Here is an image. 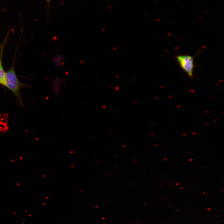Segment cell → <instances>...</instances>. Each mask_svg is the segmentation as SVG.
Listing matches in <instances>:
<instances>
[{
    "label": "cell",
    "mask_w": 224,
    "mask_h": 224,
    "mask_svg": "<svg viewBox=\"0 0 224 224\" xmlns=\"http://www.w3.org/2000/svg\"><path fill=\"white\" fill-rule=\"evenodd\" d=\"M14 63L11 68L5 72L4 79L2 85L10 90L15 95L18 104L21 106H23L22 97L20 91L23 87L27 86L20 82L16 74Z\"/></svg>",
    "instance_id": "6da1fadb"
},
{
    "label": "cell",
    "mask_w": 224,
    "mask_h": 224,
    "mask_svg": "<svg viewBox=\"0 0 224 224\" xmlns=\"http://www.w3.org/2000/svg\"><path fill=\"white\" fill-rule=\"evenodd\" d=\"M176 58L181 69L190 77H193L194 67V57L188 55H181Z\"/></svg>",
    "instance_id": "7a4b0ae2"
},
{
    "label": "cell",
    "mask_w": 224,
    "mask_h": 224,
    "mask_svg": "<svg viewBox=\"0 0 224 224\" xmlns=\"http://www.w3.org/2000/svg\"><path fill=\"white\" fill-rule=\"evenodd\" d=\"M5 41L0 47V84L2 85L4 79L5 72L3 68L2 63V54Z\"/></svg>",
    "instance_id": "3957f363"
},
{
    "label": "cell",
    "mask_w": 224,
    "mask_h": 224,
    "mask_svg": "<svg viewBox=\"0 0 224 224\" xmlns=\"http://www.w3.org/2000/svg\"><path fill=\"white\" fill-rule=\"evenodd\" d=\"M210 10L208 9L205 10L204 12L205 14H208Z\"/></svg>",
    "instance_id": "277c9868"
},
{
    "label": "cell",
    "mask_w": 224,
    "mask_h": 224,
    "mask_svg": "<svg viewBox=\"0 0 224 224\" xmlns=\"http://www.w3.org/2000/svg\"><path fill=\"white\" fill-rule=\"evenodd\" d=\"M202 19V17L200 16H198L196 18V19L198 20H200Z\"/></svg>",
    "instance_id": "5b68a950"
},
{
    "label": "cell",
    "mask_w": 224,
    "mask_h": 224,
    "mask_svg": "<svg viewBox=\"0 0 224 224\" xmlns=\"http://www.w3.org/2000/svg\"><path fill=\"white\" fill-rule=\"evenodd\" d=\"M175 1L176 2H179L180 0H175Z\"/></svg>",
    "instance_id": "8992f818"
},
{
    "label": "cell",
    "mask_w": 224,
    "mask_h": 224,
    "mask_svg": "<svg viewBox=\"0 0 224 224\" xmlns=\"http://www.w3.org/2000/svg\"><path fill=\"white\" fill-rule=\"evenodd\" d=\"M50 0H47V1L48 2H49Z\"/></svg>",
    "instance_id": "52a82bcc"
},
{
    "label": "cell",
    "mask_w": 224,
    "mask_h": 224,
    "mask_svg": "<svg viewBox=\"0 0 224 224\" xmlns=\"http://www.w3.org/2000/svg\"><path fill=\"white\" fill-rule=\"evenodd\" d=\"M179 184V183H178V184H176V185H178V184Z\"/></svg>",
    "instance_id": "ba28073f"
},
{
    "label": "cell",
    "mask_w": 224,
    "mask_h": 224,
    "mask_svg": "<svg viewBox=\"0 0 224 224\" xmlns=\"http://www.w3.org/2000/svg\"><path fill=\"white\" fill-rule=\"evenodd\" d=\"M192 159H191V160H189L190 161H192Z\"/></svg>",
    "instance_id": "9c48e42d"
},
{
    "label": "cell",
    "mask_w": 224,
    "mask_h": 224,
    "mask_svg": "<svg viewBox=\"0 0 224 224\" xmlns=\"http://www.w3.org/2000/svg\"><path fill=\"white\" fill-rule=\"evenodd\" d=\"M183 187H181V188H180L181 189H183Z\"/></svg>",
    "instance_id": "30bf717a"
}]
</instances>
